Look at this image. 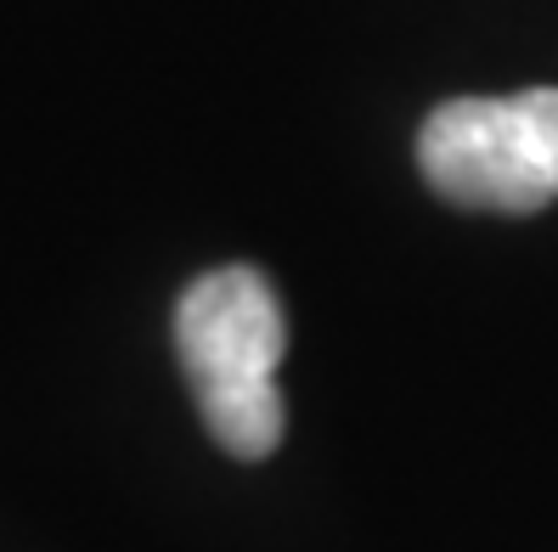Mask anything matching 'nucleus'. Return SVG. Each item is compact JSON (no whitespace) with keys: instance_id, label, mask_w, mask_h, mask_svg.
I'll return each mask as SVG.
<instances>
[{"instance_id":"2","label":"nucleus","mask_w":558,"mask_h":552,"mask_svg":"<svg viewBox=\"0 0 558 552\" xmlns=\"http://www.w3.org/2000/svg\"><path fill=\"white\" fill-rule=\"evenodd\" d=\"M417 170L451 209L536 214L558 204V90L451 96L417 130Z\"/></svg>"},{"instance_id":"1","label":"nucleus","mask_w":558,"mask_h":552,"mask_svg":"<svg viewBox=\"0 0 558 552\" xmlns=\"http://www.w3.org/2000/svg\"><path fill=\"white\" fill-rule=\"evenodd\" d=\"M175 355L204 424L238 463L271 457L288 434L277 367L288 355V316L266 271H204L175 305Z\"/></svg>"}]
</instances>
